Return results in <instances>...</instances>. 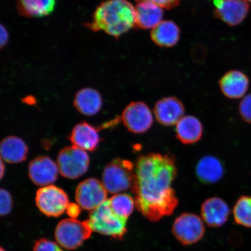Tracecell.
<instances>
[{
	"mask_svg": "<svg viewBox=\"0 0 251 251\" xmlns=\"http://www.w3.org/2000/svg\"><path fill=\"white\" fill-rule=\"evenodd\" d=\"M135 174L132 191L141 214L152 222L171 215L178 202L172 187L177 175L174 157L158 153L141 155L135 165Z\"/></svg>",
	"mask_w": 251,
	"mask_h": 251,
	"instance_id": "obj_1",
	"label": "cell"
},
{
	"mask_svg": "<svg viewBox=\"0 0 251 251\" xmlns=\"http://www.w3.org/2000/svg\"><path fill=\"white\" fill-rule=\"evenodd\" d=\"M94 31L102 30L115 38L136 27V10L128 0H107L101 3L86 24Z\"/></svg>",
	"mask_w": 251,
	"mask_h": 251,
	"instance_id": "obj_2",
	"label": "cell"
},
{
	"mask_svg": "<svg viewBox=\"0 0 251 251\" xmlns=\"http://www.w3.org/2000/svg\"><path fill=\"white\" fill-rule=\"evenodd\" d=\"M127 220L113 212L107 200L91 211L86 222L93 231L121 240L127 232Z\"/></svg>",
	"mask_w": 251,
	"mask_h": 251,
	"instance_id": "obj_3",
	"label": "cell"
},
{
	"mask_svg": "<svg viewBox=\"0 0 251 251\" xmlns=\"http://www.w3.org/2000/svg\"><path fill=\"white\" fill-rule=\"evenodd\" d=\"M136 174L132 163L126 160L115 159L103 170L102 184L107 192L117 194L132 189Z\"/></svg>",
	"mask_w": 251,
	"mask_h": 251,
	"instance_id": "obj_4",
	"label": "cell"
},
{
	"mask_svg": "<svg viewBox=\"0 0 251 251\" xmlns=\"http://www.w3.org/2000/svg\"><path fill=\"white\" fill-rule=\"evenodd\" d=\"M92 231L86 221L70 218L59 223L55 229V237L59 246L72 250L79 247L90 237Z\"/></svg>",
	"mask_w": 251,
	"mask_h": 251,
	"instance_id": "obj_5",
	"label": "cell"
},
{
	"mask_svg": "<svg viewBox=\"0 0 251 251\" xmlns=\"http://www.w3.org/2000/svg\"><path fill=\"white\" fill-rule=\"evenodd\" d=\"M56 164L63 177L76 179L85 174L89 169V155L86 151L76 146L66 147L59 153Z\"/></svg>",
	"mask_w": 251,
	"mask_h": 251,
	"instance_id": "obj_6",
	"label": "cell"
},
{
	"mask_svg": "<svg viewBox=\"0 0 251 251\" xmlns=\"http://www.w3.org/2000/svg\"><path fill=\"white\" fill-rule=\"evenodd\" d=\"M172 232L178 242L184 246H189L202 239L205 228L200 216L194 213H184L176 219Z\"/></svg>",
	"mask_w": 251,
	"mask_h": 251,
	"instance_id": "obj_7",
	"label": "cell"
},
{
	"mask_svg": "<svg viewBox=\"0 0 251 251\" xmlns=\"http://www.w3.org/2000/svg\"><path fill=\"white\" fill-rule=\"evenodd\" d=\"M36 203L43 214L49 217H58L67 211L69 199L61 188L50 185L37 191Z\"/></svg>",
	"mask_w": 251,
	"mask_h": 251,
	"instance_id": "obj_8",
	"label": "cell"
},
{
	"mask_svg": "<svg viewBox=\"0 0 251 251\" xmlns=\"http://www.w3.org/2000/svg\"><path fill=\"white\" fill-rule=\"evenodd\" d=\"M107 193L101 182L90 178L78 185L75 198L81 208L92 211L107 200Z\"/></svg>",
	"mask_w": 251,
	"mask_h": 251,
	"instance_id": "obj_9",
	"label": "cell"
},
{
	"mask_svg": "<svg viewBox=\"0 0 251 251\" xmlns=\"http://www.w3.org/2000/svg\"><path fill=\"white\" fill-rule=\"evenodd\" d=\"M122 121L130 132L141 134L148 131L153 124V115L148 105L143 102H133L124 109Z\"/></svg>",
	"mask_w": 251,
	"mask_h": 251,
	"instance_id": "obj_10",
	"label": "cell"
},
{
	"mask_svg": "<svg viewBox=\"0 0 251 251\" xmlns=\"http://www.w3.org/2000/svg\"><path fill=\"white\" fill-rule=\"evenodd\" d=\"M28 171L33 183L42 187L54 183L59 172L57 164L46 156L37 157L31 161Z\"/></svg>",
	"mask_w": 251,
	"mask_h": 251,
	"instance_id": "obj_11",
	"label": "cell"
},
{
	"mask_svg": "<svg viewBox=\"0 0 251 251\" xmlns=\"http://www.w3.org/2000/svg\"><path fill=\"white\" fill-rule=\"evenodd\" d=\"M249 11L247 0H224L216 7L214 15L228 26H235L243 23Z\"/></svg>",
	"mask_w": 251,
	"mask_h": 251,
	"instance_id": "obj_12",
	"label": "cell"
},
{
	"mask_svg": "<svg viewBox=\"0 0 251 251\" xmlns=\"http://www.w3.org/2000/svg\"><path fill=\"white\" fill-rule=\"evenodd\" d=\"M184 112L183 103L174 97H165L159 100L153 109L157 121L165 126L176 125L184 117Z\"/></svg>",
	"mask_w": 251,
	"mask_h": 251,
	"instance_id": "obj_13",
	"label": "cell"
},
{
	"mask_svg": "<svg viewBox=\"0 0 251 251\" xmlns=\"http://www.w3.org/2000/svg\"><path fill=\"white\" fill-rule=\"evenodd\" d=\"M201 213L203 221L209 227H219L227 222L230 211L224 200L212 197L203 202Z\"/></svg>",
	"mask_w": 251,
	"mask_h": 251,
	"instance_id": "obj_14",
	"label": "cell"
},
{
	"mask_svg": "<svg viewBox=\"0 0 251 251\" xmlns=\"http://www.w3.org/2000/svg\"><path fill=\"white\" fill-rule=\"evenodd\" d=\"M223 94L230 99L242 98L250 86V80L243 72L232 70L225 74L219 81Z\"/></svg>",
	"mask_w": 251,
	"mask_h": 251,
	"instance_id": "obj_15",
	"label": "cell"
},
{
	"mask_svg": "<svg viewBox=\"0 0 251 251\" xmlns=\"http://www.w3.org/2000/svg\"><path fill=\"white\" fill-rule=\"evenodd\" d=\"M136 27L142 29H152L161 23L164 17V8L149 1L137 3L136 7Z\"/></svg>",
	"mask_w": 251,
	"mask_h": 251,
	"instance_id": "obj_16",
	"label": "cell"
},
{
	"mask_svg": "<svg viewBox=\"0 0 251 251\" xmlns=\"http://www.w3.org/2000/svg\"><path fill=\"white\" fill-rule=\"evenodd\" d=\"M70 140L78 148L93 151L98 147L100 138L95 127L87 122H82L75 126L72 131Z\"/></svg>",
	"mask_w": 251,
	"mask_h": 251,
	"instance_id": "obj_17",
	"label": "cell"
},
{
	"mask_svg": "<svg viewBox=\"0 0 251 251\" xmlns=\"http://www.w3.org/2000/svg\"><path fill=\"white\" fill-rule=\"evenodd\" d=\"M196 175L199 180L206 184L217 183L224 176V168L215 156L208 155L201 159L196 166Z\"/></svg>",
	"mask_w": 251,
	"mask_h": 251,
	"instance_id": "obj_18",
	"label": "cell"
},
{
	"mask_svg": "<svg viewBox=\"0 0 251 251\" xmlns=\"http://www.w3.org/2000/svg\"><path fill=\"white\" fill-rule=\"evenodd\" d=\"M180 30L172 21H162L151 31V39L156 45L169 48L176 45L180 39Z\"/></svg>",
	"mask_w": 251,
	"mask_h": 251,
	"instance_id": "obj_19",
	"label": "cell"
},
{
	"mask_svg": "<svg viewBox=\"0 0 251 251\" xmlns=\"http://www.w3.org/2000/svg\"><path fill=\"white\" fill-rule=\"evenodd\" d=\"M74 105L81 114L92 117L98 114L102 108L101 96L95 89L85 88L75 96Z\"/></svg>",
	"mask_w": 251,
	"mask_h": 251,
	"instance_id": "obj_20",
	"label": "cell"
},
{
	"mask_svg": "<svg viewBox=\"0 0 251 251\" xmlns=\"http://www.w3.org/2000/svg\"><path fill=\"white\" fill-rule=\"evenodd\" d=\"M177 139L184 144L198 142L201 139L203 127L201 122L193 116H184L176 126Z\"/></svg>",
	"mask_w": 251,
	"mask_h": 251,
	"instance_id": "obj_21",
	"label": "cell"
},
{
	"mask_svg": "<svg viewBox=\"0 0 251 251\" xmlns=\"http://www.w3.org/2000/svg\"><path fill=\"white\" fill-rule=\"evenodd\" d=\"M1 157L9 164H18L26 158L28 148L24 141L17 136H8L1 141Z\"/></svg>",
	"mask_w": 251,
	"mask_h": 251,
	"instance_id": "obj_22",
	"label": "cell"
},
{
	"mask_svg": "<svg viewBox=\"0 0 251 251\" xmlns=\"http://www.w3.org/2000/svg\"><path fill=\"white\" fill-rule=\"evenodd\" d=\"M55 0H18L17 9L25 17H43L54 11Z\"/></svg>",
	"mask_w": 251,
	"mask_h": 251,
	"instance_id": "obj_23",
	"label": "cell"
},
{
	"mask_svg": "<svg viewBox=\"0 0 251 251\" xmlns=\"http://www.w3.org/2000/svg\"><path fill=\"white\" fill-rule=\"evenodd\" d=\"M108 201L113 212L119 217L127 219L133 211L135 201L127 194H115Z\"/></svg>",
	"mask_w": 251,
	"mask_h": 251,
	"instance_id": "obj_24",
	"label": "cell"
},
{
	"mask_svg": "<svg viewBox=\"0 0 251 251\" xmlns=\"http://www.w3.org/2000/svg\"><path fill=\"white\" fill-rule=\"evenodd\" d=\"M235 222L244 227L251 228V197L241 196L233 208Z\"/></svg>",
	"mask_w": 251,
	"mask_h": 251,
	"instance_id": "obj_25",
	"label": "cell"
},
{
	"mask_svg": "<svg viewBox=\"0 0 251 251\" xmlns=\"http://www.w3.org/2000/svg\"><path fill=\"white\" fill-rule=\"evenodd\" d=\"M12 199L10 193L7 190L0 191V214L6 216L11 212L12 208Z\"/></svg>",
	"mask_w": 251,
	"mask_h": 251,
	"instance_id": "obj_26",
	"label": "cell"
},
{
	"mask_svg": "<svg viewBox=\"0 0 251 251\" xmlns=\"http://www.w3.org/2000/svg\"><path fill=\"white\" fill-rule=\"evenodd\" d=\"M239 112L243 120L251 124V94H248L241 100L239 105Z\"/></svg>",
	"mask_w": 251,
	"mask_h": 251,
	"instance_id": "obj_27",
	"label": "cell"
},
{
	"mask_svg": "<svg viewBox=\"0 0 251 251\" xmlns=\"http://www.w3.org/2000/svg\"><path fill=\"white\" fill-rule=\"evenodd\" d=\"M33 251H64L58 245L45 238L37 240L33 247Z\"/></svg>",
	"mask_w": 251,
	"mask_h": 251,
	"instance_id": "obj_28",
	"label": "cell"
},
{
	"mask_svg": "<svg viewBox=\"0 0 251 251\" xmlns=\"http://www.w3.org/2000/svg\"><path fill=\"white\" fill-rule=\"evenodd\" d=\"M137 2L149 1L158 5L164 9H171L179 5L181 0H135Z\"/></svg>",
	"mask_w": 251,
	"mask_h": 251,
	"instance_id": "obj_29",
	"label": "cell"
},
{
	"mask_svg": "<svg viewBox=\"0 0 251 251\" xmlns=\"http://www.w3.org/2000/svg\"><path fill=\"white\" fill-rule=\"evenodd\" d=\"M81 208L78 204L70 203L67 209V214L71 218L76 219L80 215Z\"/></svg>",
	"mask_w": 251,
	"mask_h": 251,
	"instance_id": "obj_30",
	"label": "cell"
},
{
	"mask_svg": "<svg viewBox=\"0 0 251 251\" xmlns=\"http://www.w3.org/2000/svg\"><path fill=\"white\" fill-rule=\"evenodd\" d=\"M8 40V33L6 28L1 25V47L5 46Z\"/></svg>",
	"mask_w": 251,
	"mask_h": 251,
	"instance_id": "obj_31",
	"label": "cell"
},
{
	"mask_svg": "<svg viewBox=\"0 0 251 251\" xmlns=\"http://www.w3.org/2000/svg\"><path fill=\"white\" fill-rule=\"evenodd\" d=\"M4 169H5V168H4V164H3V161H2V160L1 159V178H2L3 177V175H4Z\"/></svg>",
	"mask_w": 251,
	"mask_h": 251,
	"instance_id": "obj_32",
	"label": "cell"
},
{
	"mask_svg": "<svg viewBox=\"0 0 251 251\" xmlns=\"http://www.w3.org/2000/svg\"><path fill=\"white\" fill-rule=\"evenodd\" d=\"M1 251H5L4 249H2V248H1Z\"/></svg>",
	"mask_w": 251,
	"mask_h": 251,
	"instance_id": "obj_33",
	"label": "cell"
},
{
	"mask_svg": "<svg viewBox=\"0 0 251 251\" xmlns=\"http://www.w3.org/2000/svg\"><path fill=\"white\" fill-rule=\"evenodd\" d=\"M247 1H249L251 2V0H247Z\"/></svg>",
	"mask_w": 251,
	"mask_h": 251,
	"instance_id": "obj_34",
	"label": "cell"
}]
</instances>
